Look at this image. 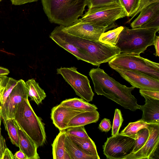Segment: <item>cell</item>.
I'll list each match as a JSON object with an SVG mask.
<instances>
[{
    "label": "cell",
    "instance_id": "6da1fadb",
    "mask_svg": "<svg viewBox=\"0 0 159 159\" xmlns=\"http://www.w3.org/2000/svg\"><path fill=\"white\" fill-rule=\"evenodd\" d=\"M89 75L94 85L95 92L112 100L125 109L133 111L140 109L141 105L131 94L135 88L122 85L98 67L90 70Z\"/></svg>",
    "mask_w": 159,
    "mask_h": 159
},
{
    "label": "cell",
    "instance_id": "7a4b0ae2",
    "mask_svg": "<svg viewBox=\"0 0 159 159\" xmlns=\"http://www.w3.org/2000/svg\"><path fill=\"white\" fill-rule=\"evenodd\" d=\"M43 10L51 23L65 27L83 15L89 0H41Z\"/></svg>",
    "mask_w": 159,
    "mask_h": 159
},
{
    "label": "cell",
    "instance_id": "3957f363",
    "mask_svg": "<svg viewBox=\"0 0 159 159\" xmlns=\"http://www.w3.org/2000/svg\"><path fill=\"white\" fill-rule=\"evenodd\" d=\"M158 31L141 27L129 29L124 26L116 45L120 49L119 54L140 55L148 47L153 45L156 33Z\"/></svg>",
    "mask_w": 159,
    "mask_h": 159
},
{
    "label": "cell",
    "instance_id": "277c9868",
    "mask_svg": "<svg viewBox=\"0 0 159 159\" xmlns=\"http://www.w3.org/2000/svg\"><path fill=\"white\" fill-rule=\"evenodd\" d=\"M14 119L38 148L44 145L46 138L44 124L35 113L28 98L18 104Z\"/></svg>",
    "mask_w": 159,
    "mask_h": 159
},
{
    "label": "cell",
    "instance_id": "5b68a950",
    "mask_svg": "<svg viewBox=\"0 0 159 159\" xmlns=\"http://www.w3.org/2000/svg\"><path fill=\"white\" fill-rule=\"evenodd\" d=\"M59 26L65 39L86 52L93 61V65L99 66L102 63L108 62L120 53V49L116 46L72 35L63 31V26Z\"/></svg>",
    "mask_w": 159,
    "mask_h": 159
},
{
    "label": "cell",
    "instance_id": "8992f818",
    "mask_svg": "<svg viewBox=\"0 0 159 159\" xmlns=\"http://www.w3.org/2000/svg\"><path fill=\"white\" fill-rule=\"evenodd\" d=\"M82 16V21L106 27L107 30L116 27L115 21L127 15L123 7L116 3L89 8Z\"/></svg>",
    "mask_w": 159,
    "mask_h": 159
},
{
    "label": "cell",
    "instance_id": "52a82bcc",
    "mask_svg": "<svg viewBox=\"0 0 159 159\" xmlns=\"http://www.w3.org/2000/svg\"><path fill=\"white\" fill-rule=\"evenodd\" d=\"M110 67L115 66L139 71L159 80V64L140 55L119 54L108 62Z\"/></svg>",
    "mask_w": 159,
    "mask_h": 159
},
{
    "label": "cell",
    "instance_id": "ba28073f",
    "mask_svg": "<svg viewBox=\"0 0 159 159\" xmlns=\"http://www.w3.org/2000/svg\"><path fill=\"white\" fill-rule=\"evenodd\" d=\"M57 74L61 75L65 81L81 98L92 101L94 96L87 77L79 72L75 67L57 68Z\"/></svg>",
    "mask_w": 159,
    "mask_h": 159
},
{
    "label": "cell",
    "instance_id": "9c48e42d",
    "mask_svg": "<svg viewBox=\"0 0 159 159\" xmlns=\"http://www.w3.org/2000/svg\"><path fill=\"white\" fill-rule=\"evenodd\" d=\"M135 142L131 137L119 133L107 138L103 145L104 154L109 159H125L132 153Z\"/></svg>",
    "mask_w": 159,
    "mask_h": 159
},
{
    "label": "cell",
    "instance_id": "30bf717a",
    "mask_svg": "<svg viewBox=\"0 0 159 159\" xmlns=\"http://www.w3.org/2000/svg\"><path fill=\"white\" fill-rule=\"evenodd\" d=\"M110 67L135 88L142 90L159 91V80L139 71L115 66Z\"/></svg>",
    "mask_w": 159,
    "mask_h": 159
},
{
    "label": "cell",
    "instance_id": "8fae6325",
    "mask_svg": "<svg viewBox=\"0 0 159 159\" xmlns=\"http://www.w3.org/2000/svg\"><path fill=\"white\" fill-rule=\"evenodd\" d=\"M147 129L148 138L139 150L127 157L125 159H154L159 158V124H150Z\"/></svg>",
    "mask_w": 159,
    "mask_h": 159
},
{
    "label": "cell",
    "instance_id": "7c38bea8",
    "mask_svg": "<svg viewBox=\"0 0 159 159\" xmlns=\"http://www.w3.org/2000/svg\"><path fill=\"white\" fill-rule=\"evenodd\" d=\"M62 29L64 32L72 35L97 41H99L101 35L107 30L106 27L83 21L80 18L69 26H63Z\"/></svg>",
    "mask_w": 159,
    "mask_h": 159
},
{
    "label": "cell",
    "instance_id": "4fadbf2b",
    "mask_svg": "<svg viewBox=\"0 0 159 159\" xmlns=\"http://www.w3.org/2000/svg\"><path fill=\"white\" fill-rule=\"evenodd\" d=\"M25 83L22 80H18L5 103L1 105V115L3 120L14 119L18 104L28 98Z\"/></svg>",
    "mask_w": 159,
    "mask_h": 159
},
{
    "label": "cell",
    "instance_id": "5bb4252c",
    "mask_svg": "<svg viewBox=\"0 0 159 159\" xmlns=\"http://www.w3.org/2000/svg\"><path fill=\"white\" fill-rule=\"evenodd\" d=\"M84 111L59 104L52 108L51 118L54 125L59 130H63L68 128L69 122L75 116Z\"/></svg>",
    "mask_w": 159,
    "mask_h": 159
},
{
    "label": "cell",
    "instance_id": "9a60e30c",
    "mask_svg": "<svg viewBox=\"0 0 159 159\" xmlns=\"http://www.w3.org/2000/svg\"><path fill=\"white\" fill-rule=\"evenodd\" d=\"M49 37L56 44L73 54L78 60L94 65L92 60L86 52L65 39L61 32L60 26L54 29L50 34Z\"/></svg>",
    "mask_w": 159,
    "mask_h": 159
},
{
    "label": "cell",
    "instance_id": "2e32d148",
    "mask_svg": "<svg viewBox=\"0 0 159 159\" xmlns=\"http://www.w3.org/2000/svg\"><path fill=\"white\" fill-rule=\"evenodd\" d=\"M145 99V104L141 106L143 112L141 119L149 124H159V99L141 94Z\"/></svg>",
    "mask_w": 159,
    "mask_h": 159
},
{
    "label": "cell",
    "instance_id": "e0dca14e",
    "mask_svg": "<svg viewBox=\"0 0 159 159\" xmlns=\"http://www.w3.org/2000/svg\"><path fill=\"white\" fill-rule=\"evenodd\" d=\"M14 120L18 133L20 149L25 154L28 159H40L37 152L38 148L36 144L14 119Z\"/></svg>",
    "mask_w": 159,
    "mask_h": 159
},
{
    "label": "cell",
    "instance_id": "ac0fdd59",
    "mask_svg": "<svg viewBox=\"0 0 159 159\" xmlns=\"http://www.w3.org/2000/svg\"><path fill=\"white\" fill-rule=\"evenodd\" d=\"M159 13V2L151 3L144 8L138 16L131 23L132 28L140 27L156 14Z\"/></svg>",
    "mask_w": 159,
    "mask_h": 159
},
{
    "label": "cell",
    "instance_id": "d6986e66",
    "mask_svg": "<svg viewBox=\"0 0 159 159\" xmlns=\"http://www.w3.org/2000/svg\"><path fill=\"white\" fill-rule=\"evenodd\" d=\"M66 150L70 159H100L98 155L90 154L82 149L66 134L65 140Z\"/></svg>",
    "mask_w": 159,
    "mask_h": 159
},
{
    "label": "cell",
    "instance_id": "ffe728a7",
    "mask_svg": "<svg viewBox=\"0 0 159 159\" xmlns=\"http://www.w3.org/2000/svg\"><path fill=\"white\" fill-rule=\"evenodd\" d=\"M66 135V130H60L52 143V154L54 159H70L66 150L65 140Z\"/></svg>",
    "mask_w": 159,
    "mask_h": 159
},
{
    "label": "cell",
    "instance_id": "44dd1931",
    "mask_svg": "<svg viewBox=\"0 0 159 159\" xmlns=\"http://www.w3.org/2000/svg\"><path fill=\"white\" fill-rule=\"evenodd\" d=\"M99 118V114L97 110L84 111L75 116L69 122L68 128L96 123Z\"/></svg>",
    "mask_w": 159,
    "mask_h": 159
},
{
    "label": "cell",
    "instance_id": "7402d4cb",
    "mask_svg": "<svg viewBox=\"0 0 159 159\" xmlns=\"http://www.w3.org/2000/svg\"><path fill=\"white\" fill-rule=\"evenodd\" d=\"M28 97L38 105L41 103L46 97L43 90L34 79L28 80L25 83Z\"/></svg>",
    "mask_w": 159,
    "mask_h": 159
},
{
    "label": "cell",
    "instance_id": "603a6c76",
    "mask_svg": "<svg viewBox=\"0 0 159 159\" xmlns=\"http://www.w3.org/2000/svg\"><path fill=\"white\" fill-rule=\"evenodd\" d=\"M61 105L73 109L84 111L97 110V107L82 98H75L66 99L62 101Z\"/></svg>",
    "mask_w": 159,
    "mask_h": 159
},
{
    "label": "cell",
    "instance_id": "cb8c5ba5",
    "mask_svg": "<svg viewBox=\"0 0 159 159\" xmlns=\"http://www.w3.org/2000/svg\"><path fill=\"white\" fill-rule=\"evenodd\" d=\"M69 136L71 139L83 150L91 154L98 155L95 143L89 137L84 138Z\"/></svg>",
    "mask_w": 159,
    "mask_h": 159
},
{
    "label": "cell",
    "instance_id": "d4e9b609",
    "mask_svg": "<svg viewBox=\"0 0 159 159\" xmlns=\"http://www.w3.org/2000/svg\"><path fill=\"white\" fill-rule=\"evenodd\" d=\"M124 26L116 28L102 33L99 38V41L112 47L116 46L119 35Z\"/></svg>",
    "mask_w": 159,
    "mask_h": 159
},
{
    "label": "cell",
    "instance_id": "484cf974",
    "mask_svg": "<svg viewBox=\"0 0 159 159\" xmlns=\"http://www.w3.org/2000/svg\"><path fill=\"white\" fill-rule=\"evenodd\" d=\"M149 124L141 119L137 121L129 123L120 134L134 139L135 134L139 130L143 128H147Z\"/></svg>",
    "mask_w": 159,
    "mask_h": 159
},
{
    "label": "cell",
    "instance_id": "4316f807",
    "mask_svg": "<svg viewBox=\"0 0 159 159\" xmlns=\"http://www.w3.org/2000/svg\"><path fill=\"white\" fill-rule=\"evenodd\" d=\"M3 121L11 142L13 144L19 147V141L18 133L14 119L3 120Z\"/></svg>",
    "mask_w": 159,
    "mask_h": 159
},
{
    "label": "cell",
    "instance_id": "83f0119b",
    "mask_svg": "<svg viewBox=\"0 0 159 159\" xmlns=\"http://www.w3.org/2000/svg\"><path fill=\"white\" fill-rule=\"evenodd\" d=\"M149 136V130L146 128L142 129L137 132L134 137L135 142L132 153L136 152L143 146Z\"/></svg>",
    "mask_w": 159,
    "mask_h": 159
},
{
    "label": "cell",
    "instance_id": "f1b7e54d",
    "mask_svg": "<svg viewBox=\"0 0 159 159\" xmlns=\"http://www.w3.org/2000/svg\"><path fill=\"white\" fill-rule=\"evenodd\" d=\"M125 10L127 16L132 17L138 9L141 0H118Z\"/></svg>",
    "mask_w": 159,
    "mask_h": 159
},
{
    "label": "cell",
    "instance_id": "f546056e",
    "mask_svg": "<svg viewBox=\"0 0 159 159\" xmlns=\"http://www.w3.org/2000/svg\"><path fill=\"white\" fill-rule=\"evenodd\" d=\"M123 119L120 110L116 109L112 127L111 136H115L119 133V131L121 126Z\"/></svg>",
    "mask_w": 159,
    "mask_h": 159
},
{
    "label": "cell",
    "instance_id": "4dcf8cb0",
    "mask_svg": "<svg viewBox=\"0 0 159 159\" xmlns=\"http://www.w3.org/2000/svg\"><path fill=\"white\" fill-rule=\"evenodd\" d=\"M66 130V134L69 135L84 138L89 137L84 126L69 127Z\"/></svg>",
    "mask_w": 159,
    "mask_h": 159
},
{
    "label": "cell",
    "instance_id": "1f68e13d",
    "mask_svg": "<svg viewBox=\"0 0 159 159\" xmlns=\"http://www.w3.org/2000/svg\"><path fill=\"white\" fill-rule=\"evenodd\" d=\"M18 81V80L12 78H8L0 99L1 105L5 103L7 98L11 93Z\"/></svg>",
    "mask_w": 159,
    "mask_h": 159
},
{
    "label": "cell",
    "instance_id": "d6a6232c",
    "mask_svg": "<svg viewBox=\"0 0 159 159\" xmlns=\"http://www.w3.org/2000/svg\"><path fill=\"white\" fill-rule=\"evenodd\" d=\"M116 3L119 4L118 0H89L88 6L89 9Z\"/></svg>",
    "mask_w": 159,
    "mask_h": 159
},
{
    "label": "cell",
    "instance_id": "836d02e7",
    "mask_svg": "<svg viewBox=\"0 0 159 159\" xmlns=\"http://www.w3.org/2000/svg\"><path fill=\"white\" fill-rule=\"evenodd\" d=\"M142 28L159 30V13L151 18L140 27Z\"/></svg>",
    "mask_w": 159,
    "mask_h": 159
},
{
    "label": "cell",
    "instance_id": "e575fe53",
    "mask_svg": "<svg viewBox=\"0 0 159 159\" xmlns=\"http://www.w3.org/2000/svg\"><path fill=\"white\" fill-rule=\"evenodd\" d=\"M159 2V0H141L139 8L131 17L128 20L127 23H129L137 16L140 12L145 7L150 4Z\"/></svg>",
    "mask_w": 159,
    "mask_h": 159
},
{
    "label": "cell",
    "instance_id": "d590c367",
    "mask_svg": "<svg viewBox=\"0 0 159 159\" xmlns=\"http://www.w3.org/2000/svg\"><path fill=\"white\" fill-rule=\"evenodd\" d=\"M111 128V122L109 119L104 118L99 125L98 128L102 132H108Z\"/></svg>",
    "mask_w": 159,
    "mask_h": 159
},
{
    "label": "cell",
    "instance_id": "8d00e7d4",
    "mask_svg": "<svg viewBox=\"0 0 159 159\" xmlns=\"http://www.w3.org/2000/svg\"><path fill=\"white\" fill-rule=\"evenodd\" d=\"M141 95L144 94L149 97L159 99V91L152 90H139Z\"/></svg>",
    "mask_w": 159,
    "mask_h": 159
},
{
    "label": "cell",
    "instance_id": "74e56055",
    "mask_svg": "<svg viewBox=\"0 0 159 159\" xmlns=\"http://www.w3.org/2000/svg\"><path fill=\"white\" fill-rule=\"evenodd\" d=\"M1 119H0V159H1L3 152L7 148L5 140L1 133Z\"/></svg>",
    "mask_w": 159,
    "mask_h": 159
},
{
    "label": "cell",
    "instance_id": "f35d334b",
    "mask_svg": "<svg viewBox=\"0 0 159 159\" xmlns=\"http://www.w3.org/2000/svg\"><path fill=\"white\" fill-rule=\"evenodd\" d=\"M39 0H11L12 4L20 5L26 3L37 1Z\"/></svg>",
    "mask_w": 159,
    "mask_h": 159
},
{
    "label": "cell",
    "instance_id": "ab89813d",
    "mask_svg": "<svg viewBox=\"0 0 159 159\" xmlns=\"http://www.w3.org/2000/svg\"><path fill=\"white\" fill-rule=\"evenodd\" d=\"M1 159H14L13 154L8 148H7L5 150Z\"/></svg>",
    "mask_w": 159,
    "mask_h": 159
},
{
    "label": "cell",
    "instance_id": "60d3db41",
    "mask_svg": "<svg viewBox=\"0 0 159 159\" xmlns=\"http://www.w3.org/2000/svg\"><path fill=\"white\" fill-rule=\"evenodd\" d=\"M13 156L14 159H28L25 154L20 149L16 152Z\"/></svg>",
    "mask_w": 159,
    "mask_h": 159
},
{
    "label": "cell",
    "instance_id": "b9f144b4",
    "mask_svg": "<svg viewBox=\"0 0 159 159\" xmlns=\"http://www.w3.org/2000/svg\"><path fill=\"white\" fill-rule=\"evenodd\" d=\"M153 45L155 46L156 51L155 55L156 56H159V36H158L156 35Z\"/></svg>",
    "mask_w": 159,
    "mask_h": 159
},
{
    "label": "cell",
    "instance_id": "7bdbcfd3",
    "mask_svg": "<svg viewBox=\"0 0 159 159\" xmlns=\"http://www.w3.org/2000/svg\"><path fill=\"white\" fill-rule=\"evenodd\" d=\"M10 73L9 70L6 68L0 67V75H6Z\"/></svg>",
    "mask_w": 159,
    "mask_h": 159
},
{
    "label": "cell",
    "instance_id": "ee69618b",
    "mask_svg": "<svg viewBox=\"0 0 159 159\" xmlns=\"http://www.w3.org/2000/svg\"><path fill=\"white\" fill-rule=\"evenodd\" d=\"M8 78L6 75H0V85L6 84Z\"/></svg>",
    "mask_w": 159,
    "mask_h": 159
},
{
    "label": "cell",
    "instance_id": "f6af8a7d",
    "mask_svg": "<svg viewBox=\"0 0 159 159\" xmlns=\"http://www.w3.org/2000/svg\"><path fill=\"white\" fill-rule=\"evenodd\" d=\"M6 83L0 85V99L2 96L3 91H4Z\"/></svg>",
    "mask_w": 159,
    "mask_h": 159
},
{
    "label": "cell",
    "instance_id": "bcb514c9",
    "mask_svg": "<svg viewBox=\"0 0 159 159\" xmlns=\"http://www.w3.org/2000/svg\"><path fill=\"white\" fill-rule=\"evenodd\" d=\"M1 103L0 101V119L1 118Z\"/></svg>",
    "mask_w": 159,
    "mask_h": 159
},
{
    "label": "cell",
    "instance_id": "7dc6e473",
    "mask_svg": "<svg viewBox=\"0 0 159 159\" xmlns=\"http://www.w3.org/2000/svg\"><path fill=\"white\" fill-rule=\"evenodd\" d=\"M2 0H0V2L2 1Z\"/></svg>",
    "mask_w": 159,
    "mask_h": 159
}]
</instances>
